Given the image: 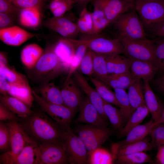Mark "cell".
I'll use <instances>...</instances> for the list:
<instances>
[{"mask_svg": "<svg viewBox=\"0 0 164 164\" xmlns=\"http://www.w3.org/2000/svg\"><path fill=\"white\" fill-rule=\"evenodd\" d=\"M113 23L120 35L132 39H147L142 21L135 9L121 15Z\"/></svg>", "mask_w": 164, "mask_h": 164, "instance_id": "cell-6", "label": "cell"}, {"mask_svg": "<svg viewBox=\"0 0 164 164\" xmlns=\"http://www.w3.org/2000/svg\"><path fill=\"white\" fill-rule=\"evenodd\" d=\"M79 68L84 74L90 77L93 75V60L92 52L89 49H87Z\"/></svg>", "mask_w": 164, "mask_h": 164, "instance_id": "cell-45", "label": "cell"}, {"mask_svg": "<svg viewBox=\"0 0 164 164\" xmlns=\"http://www.w3.org/2000/svg\"><path fill=\"white\" fill-rule=\"evenodd\" d=\"M117 39L122 46L124 54L126 57L154 64L155 45L153 41L147 39H130L120 35Z\"/></svg>", "mask_w": 164, "mask_h": 164, "instance_id": "cell-4", "label": "cell"}, {"mask_svg": "<svg viewBox=\"0 0 164 164\" xmlns=\"http://www.w3.org/2000/svg\"><path fill=\"white\" fill-rule=\"evenodd\" d=\"M151 135V142L153 148L164 145V124L158 125L152 130Z\"/></svg>", "mask_w": 164, "mask_h": 164, "instance_id": "cell-46", "label": "cell"}, {"mask_svg": "<svg viewBox=\"0 0 164 164\" xmlns=\"http://www.w3.org/2000/svg\"><path fill=\"white\" fill-rule=\"evenodd\" d=\"M108 74H121L130 71L129 59L118 54H106Z\"/></svg>", "mask_w": 164, "mask_h": 164, "instance_id": "cell-25", "label": "cell"}, {"mask_svg": "<svg viewBox=\"0 0 164 164\" xmlns=\"http://www.w3.org/2000/svg\"><path fill=\"white\" fill-rule=\"evenodd\" d=\"M10 84L9 94L22 101L30 107L32 106L34 98L28 82Z\"/></svg>", "mask_w": 164, "mask_h": 164, "instance_id": "cell-31", "label": "cell"}, {"mask_svg": "<svg viewBox=\"0 0 164 164\" xmlns=\"http://www.w3.org/2000/svg\"><path fill=\"white\" fill-rule=\"evenodd\" d=\"M134 4L146 34L152 35L164 23V3L161 0H135Z\"/></svg>", "mask_w": 164, "mask_h": 164, "instance_id": "cell-2", "label": "cell"}, {"mask_svg": "<svg viewBox=\"0 0 164 164\" xmlns=\"http://www.w3.org/2000/svg\"><path fill=\"white\" fill-rule=\"evenodd\" d=\"M36 35L16 26L0 29L1 40L5 44L11 46H19Z\"/></svg>", "mask_w": 164, "mask_h": 164, "instance_id": "cell-15", "label": "cell"}, {"mask_svg": "<svg viewBox=\"0 0 164 164\" xmlns=\"http://www.w3.org/2000/svg\"><path fill=\"white\" fill-rule=\"evenodd\" d=\"M156 125V123L152 119L144 124L138 125L129 132L124 139L114 144L113 149H115L121 146L144 139L150 133Z\"/></svg>", "mask_w": 164, "mask_h": 164, "instance_id": "cell-20", "label": "cell"}, {"mask_svg": "<svg viewBox=\"0 0 164 164\" xmlns=\"http://www.w3.org/2000/svg\"><path fill=\"white\" fill-rule=\"evenodd\" d=\"M109 87L114 89L128 88L134 81L130 71L121 74H108L100 80Z\"/></svg>", "mask_w": 164, "mask_h": 164, "instance_id": "cell-28", "label": "cell"}, {"mask_svg": "<svg viewBox=\"0 0 164 164\" xmlns=\"http://www.w3.org/2000/svg\"><path fill=\"white\" fill-rule=\"evenodd\" d=\"M152 35L155 37L164 38V23L159 26Z\"/></svg>", "mask_w": 164, "mask_h": 164, "instance_id": "cell-54", "label": "cell"}, {"mask_svg": "<svg viewBox=\"0 0 164 164\" xmlns=\"http://www.w3.org/2000/svg\"><path fill=\"white\" fill-rule=\"evenodd\" d=\"M75 131L85 145L88 155L101 147L113 134L112 130L106 126L88 124L79 125Z\"/></svg>", "mask_w": 164, "mask_h": 164, "instance_id": "cell-5", "label": "cell"}, {"mask_svg": "<svg viewBox=\"0 0 164 164\" xmlns=\"http://www.w3.org/2000/svg\"><path fill=\"white\" fill-rule=\"evenodd\" d=\"M65 0V1H74V0Z\"/></svg>", "mask_w": 164, "mask_h": 164, "instance_id": "cell-59", "label": "cell"}, {"mask_svg": "<svg viewBox=\"0 0 164 164\" xmlns=\"http://www.w3.org/2000/svg\"><path fill=\"white\" fill-rule=\"evenodd\" d=\"M0 66H9L6 55L1 51L0 53Z\"/></svg>", "mask_w": 164, "mask_h": 164, "instance_id": "cell-55", "label": "cell"}, {"mask_svg": "<svg viewBox=\"0 0 164 164\" xmlns=\"http://www.w3.org/2000/svg\"><path fill=\"white\" fill-rule=\"evenodd\" d=\"M21 9L15 6L9 0H0V12L14 16Z\"/></svg>", "mask_w": 164, "mask_h": 164, "instance_id": "cell-48", "label": "cell"}, {"mask_svg": "<svg viewBox=\"0 0 164 164\" xmlns=\"http://www.w3.org/2000/svg\"><path fill=\"white\" fill-rule=\"evenodd\" d=\"M153 148L151 142L146 137L142 140L113 149V155L115 158L117 156L145 152L150 151Z\"/></svg>", "mask_w": 164, "mask_h": 164, "instance_id": "cell-29", "label": "cell"}, {"mask_svg": "<svg viewBox=\"0 0 164 164\" xmlns=\"http://www.w3.org/2000/svg\"><path fill=\"white\" fill-rule=\"evenodd\" d=\"M141 80H134L128 87L127 93L132 113L138 107L145 104Z\"/></svg>", "mask_w": 164, "mask_h": 164, "instance_id": "cell-32", "label": "cell"}, {"mask_svg": "<svg viewBox=\"0 0 164 164\" xmlns=\"http://www.w3.org/2000/svg\"><path fill=\"white\" fill-rule=\"evenodd\" d=\"M145 103L150 113L152 119L155 122L161 117L163 108L150 87L149 81L143 80Z\"/></svg>", "mask_w": 164, "mask_h": 164, "instance_id": "cell-22", "label": "cell"}, {"mask_svg": "<svg viewBox=\"0 0 164 164\" xmlns=\"http://www.w3.org/2000/svg\"><path fill=\"white\" fill-rule=\"evenodd\" d=\"M75 3L74 1L52 0L49 5V8L53 16L60 17L70 10Z\"/></svg>", "mask_w": 164, "mask_h": 164, "instance_id": "cell-41", "label": "cell"}, {"mask_svg": "<svg viewBox=\"0 0 164 164\" xmlns=\"http://www.w3.org/2000/svg\"><path fill=\"white\" fill-rule=\"evenodd\" d=\"M39 7H35L21 9L19 21L23 26L30 28H35L39 24L41 15Z\"/></svg>", "mask_w": 164, "mask_h": 164, "instance_id": "cell-30", "label": "cell"}, {"mask_svg": "<svg viewBox=\"0 0 164 164\" xmlns=\"http://www.w3.org/2000/svg\"><path fill=\"white\" fill-rule=\"evenodd\" d=\"M19 117L0 102V121L15 120L18 121Z\"/></svg>", "mask_w": 164, "mask_h": 164, "instance_id": "cell-49", "label": "cell"}, {"mask_svg": "<svg viewBox=\"0 0 164 164\" xmlns=\"http://www.w3.org/2000/svg\"><path fill=\"white\" fill-rule=\"evenodd\" d=\"M25 132L38 145L43 143H52L62 147L68 131L43 111H33L25 118L18 121Z\"/></svg>", "mask_w": 164, "mask_h": 164, "instance_id": "cell-1", "label": "cell"}, {"mask_svg": "<svg viewBox=\"0 0 164 164\" xmlns=\"http://www.w3.org/2000/svg\"><path fill=\"white\" fill-rule=\"evenodd\" d=\"M130 71L133 80L142 79L149 81L152 80L158 71L155 65L151 62L129 58Z\"/></svg>", "mask_w": 164, "mask_h": 164, "instance_id": "cell-18", "label": "cell"}, {"mask_svg": "<svg viewBox=\"0 0 164 164\" xmlns=\"http://www.w3.org/2000/svg\"><path fill=\"white\" fill-rule=\"evenodd\" d=\"M80 89L71 77L64 82V86L61 91L65 106L75 111L79 109L83 99Z\"/></svg>", "mask_w": 164, "mask_h": 164, "instance_id": "cell-19", "label": "cell"}, {"mask_svg": "<svg viewBox=\"0 0 164 164\" xmlns=\"http://www.w3.org/2000/svg\"><path fill=\"white\" fill-rule=\"evenodd\" d=\"M76 23L80 32L92 35L93 29L92 14L86 7L81 10Z\"/></svg>", "mask_w": 164, "mask_h": 164, "instance_id": "cell-39", "label": "cell"}, {"mask_svg": "<svg viewBox=\"0 0 164 164\" xmlns=\"http://www.w3.org/2000/svg\"><path fill=\"white\" fill-rule=\"evenodd\" d=\"M161 0L163 2V3H164V0Z\"/></svg>", "mask_w": 164, "mask_h": 164, "instance_id": "cell-60", "label": "cell"}, {"mask_svg": "<svg viewBox=\"0 0 164 164\" xmlns=\"http://www.w3.org/2000/svg\"><path fill=\"white\" fill-rule=\"evenodd\" d=\"M92 52L93 60V75L94 77L100 80L108 74L106 54Z\"/></svg>", "mask_w": 164, "mask_h": 164, "instance_id": "cell-40", "label": "cell"}, {"mask_svg": "<svg viewBox=\"0 0 164 164\" xmlns=\"http://www.w3.org/2000/svg\"><path fill=\"white\" fill-rule=\"evenodd\" d=\"M88 155V163L91 164H112L115 159L113 154L101 147L94 150Z\"/></svg>", "mask_w": 164, "mask_h": 164, "instance_id": "cell-38", "label": "cell"}, {"mask_svg": "<svg viewBox=\"0 0 164 164\" xmlns=\"http://www.w3.org/2000/svg\"><path fill=\"white\" fill-rule=\"evenodd\" d=\"M10 83L4 77L0 76V93L1 95H9Z\"/></svg>", "mask_w": 164, "mask_h": 164, "instance_id": "cell-51", "label": "cell"}, {"mask_svg": "<svg viewBox=\"0 0 164 164\" xmlns=\"http://www.w3.org/2000/svg\"><path fill=\"white\" fill-rule=\"evenodd\" d=\"M94 10L91 12L93 29L91 36L98 35L111 23L106 18L102 9L94 4Z\"/></svg>", "mask_w": 164, "mask_h": 164, "instance_id": "cell-37", "label": "cell"}, {"mask_svg": "<svg viewBox=\"0 0 164 164\" xmlns=\"http://www.w3.org/2000/svg\"><path fill=\"white\" fill-rule=\"evenodd\" d=\"M149 113L145 104L138 107L132 113L125 125L119 130L118 134V138L125 137L130 130L140 125Z\"/></svg>", "mask_w": 164, "mask_h": 164, "instance_id": "cell-24", "label": "cell"}, {"mask_svg": "<svg viewBox=\"0 0 164 164\" xmlns=\"http://www.w3.org/2000/svg\"><path fill=\"white\" fill-rule=\"evenodd\" d=\"M94 0H74L75 3L78 5L81 10L84 8L86 7L87 5L90 2Z\"/></svg>", "mask_w": 164, "mask_h": 164, "instance_id": "cell-56", "label": "cell"}, {"mask_svg": "<svg viewBox=\"0 0 164 164\" xmlns=\"http://www.w3.org/2000/svg\"><path fill=\"white\" fill-rule=\"evenodd\" d=\"M38 146L42 157L41 164L68 163L66 153L61 146L52 143H43Z\"/></svg>", "mask_w": 164, "mask_h": 164, "instance_id": "cell-13", "label": "cell"}, {"mask_svg": "<svg viewBox=\"0 0 164 164\" xmlns=\"http://www.w3.org/2000/svg\"><path fill=\"white\" fill-rule=\"evenodd\" d=\"M13 16L6 13L0 12V29L11 27L13 23Z\"/></svg>", "mask_w": 164, "mask_h": 164, "instance_id": "cell-50", "label": "cell"}, {"mask_svg": "<svg viewBox=\"0 0 164 164\" xmlns=\"http://www.w3.org/2000/svg\"><path fill=\"white\" fill-rule=\"evenodd\" d=\"M115 159L117 163L121 164H141L152 162L150 155L145 152L118 155Z\"/></svg>", "mask_w": 164, "mask_h": 164, "instance_id": "cell-36", "label": "cell"}, {"mask_svg": "<svg viewBox=\"0 0 164 164\" xmlns=\"http://www.w3.org/2000/svg\"><path fill=\"white\" fill-rule=\"evenodd\" d=\"M67 40L71 49L72 57L65 82L71 77V76L79 68L82 60L87 49L86 46L82 43L80 39L67 38Z\"/></svg>", "mask_w": 164, "mask_h": 164, "instance_id": "cell-21", "label": "cell"}, {"mask_svg": "<svg viewBox=\"0 0 164 164\" xmlns=\"http://www.w3.org/2000/svg\"><path fill=\"white\" fill-rule=\"evenodd\" d=\"M62 147L65 151L68 163L71 164L88 163V152L82 140L71 130L68 131Z\"/></svg>", "mask_w": 164, "mask_h": 164, "instance_id": "cell-9", "label": "cell"}, {"mask_svg": "<svg viewBox=\"0 0 164 164\" xmlns=\"http://www.w3.org/2000/svg\"><path fill=\"white\" fill-rule=\"evenodd\" d=\"M6 123L10 132V149L0 155V164H14L24 146L27 133L18 121H8Z\"/></svg>", "mask_w": 164, "mask_h": 164, "instance_id": "cell-8", "label": "cell"}, {"mask_svg": "<svg viewBox=\"0 0 164 164\" xmlns=\"http://www.w3.org/2000/svg\"><path fill=\"white\" fill-rule=\"evenodd\" d=\"M87 49L94 52L104 54H124L121 43L117 39H111L97 35L90 36L80 39Z\"/></svg>", "mask_w": 164, "mask_h": 164, "instance_id": "cell-10", "label": "cell"}, {"mask_svg": "<svg viewBox=\"0 0 164 164\" xmlns=\"http://www.w3.org/2000/svg\"><path fill=\"white\" fill-rule=\"evenodd\" d=\"M94 4L102 9L111 23L121 15L135 9L134 3L126 0H94Z\"/></svg>", "mask_w": 164, "mask_h": 164, "instance_id": "cell-11", "label": "cell"}, {"mask_svg": "<svg viewBox=\"0 0 164 164\" xmlns=\"http://www.w3.org/2000/svg\"><path fill=\"white\" fill-rule=\"evenodd\" d=\"M157 148L155 156V163L164 164V145H161Z\"/></svg>", "mask_w": 164, "mask_h": 164, "instance_id": "cell-52", "label": "cell"}, {"mask_svg": "<svg viewBox=\"0 0 164 164\" xmlns=\"http://www.w3.org/2000/svg\"><path fill=\"white\" fill-rule=\"evenodd\" d=\"M0 76L4 77L10 84H17L28 82L23 75L9 66H0Z\"/></svg>", "mask_w": 164, "mask_h": 164, "instance_id": "cell-42", "label": "cell"}, {"mask_svg": "<svg viewBox=\"0 0 164 164\" xmlns=\"http://www.w3.org/2000/svg\"><path fill=\"white\" fill-rule=\"evenodd\" d=\"M15 6L20 9L39 7L44 0H9Z\"/></svg>", "mask_w": 164, "mask_h": 164, "instance_id": "cell-47", "label": "cell"}, {"mask_svg": "<svg viewBox=\"0 0 164 164\" xmlns=\"http://www.w3.org/2000/svg\"><path fill=\"white\" fill-rule=\"evenodd\" d=\"M31 69L33 70L35 79L40 81L42 84L48 83L49 80L65 70L54 52L53 46L44 52L34 67Z\"/></svg>", "mask_w": 164, "mask_h": 164, "instance_id": "cell-3", "label": "cell"}, {"mask_svg": "<svg viewBox=\"0 0 164 164\" xmlns=\"http://www.w3.org/2000/svg\"><path fill=\"white\" fill-rule=\"evenodd\" d=\"M10 132L7 123L0 122V150L2 153L10 150Z\"/></svg>", "mask_w": 164, "mask_h": 164, "instance_id": "cell-44", "label": "cell"}, {"mask_svg": "<svg viewBox=\"0 0 164 164\" xmlns=\"http://www.w3.org/2000/svg\"><path fill=\"white\" fill-rule=\"evenodd\" d=\"M114 93L119 105L124 123L128 120L132 114L130 104L127 93L125 90L114 89Z\"/></svg>", "mask_w": 164, "mask_h": 164, "instance_id": "cell-34", "label": "cell"}, {"mask_svg": "<svg viewBox=\"0 0 164 164\" xmlns=\"http://www.w3.org/2000/svg\"><path fill=\"white\" fill-rule=\"evenodd\" d=\"M34 90L37 92L43 99L49 102L65 105L61 90L54 83L44 84Z\"/></svg>", "mask_w": 164, "mask_h": 164, "instance_id": "cell-26", "label": "cell"}, {"mask_svg": "<svg viewBox=\"0 0 164 164\" xmlns=\"http://www.w3.org/2000/svg\"><path fill=\"white\" fill-rule=\"evenodd\" d=\"M41 160L38 144L27 134L24 146L14 164H41Z\"/></svg>", "mask_w": 164, "mask_h": 164, "instance_id": "cell-16", "label": "cell"}, {"mask_svg": "<svg viewBox=\"0 0 164 164\" xmlns=\"http://www.w3.org/2000/svg\"><path fill=\"white\" fill-rule=\"evenodd\" d=\"M128 2H130L132 3H134V0H126Z\"/></svg>", "mask_w": 164, "mask_h": 164, "instance_id": "cell-58", "label": "cell"}, {"mask_svg": "<svg viewBox=\"0 0 164 164\" xmlns=\"http://www.w3.org/2000/svg\"><path fill=\"white\" fill-rule=\"evenodd\" d=\"M34 100L43 112L48 114L62 128L68 131L71 130L70 124L76 111L67 106L49 102L32 90Z\"/></svg>", "mask_w": 164, "mask_h": 164, "instance_id": "cell-7", "label": "cell"}, {"mask_svg": "<svg viewBox=\"0 0 164 164\" xmlns=\"http://www.w3.org/2000/svg\"><path fill=\"white\" fill-rule=\"evenodd\" d=\"M155 45L154 65L162 75L164 74V38L157 40ZM154 43V42H153Z\"/></svg>", "mask_w": 164, "mask_h": 164, "instance_id": "cell-43", "label": "cell"}, {"mask_svg": "<svg viewBox=\"0 0 164 164\" xmlns=\"http://www.w3.org/2000/svg\"><path fill=\"white\" fill-rule=\"evenodd\" d=\"M103 108L105 114L112 127L119 130L121 129L124 123L120 109L104 100Z\"/></svg>", "mask_w": 164, "mask_h": 164, "instance_id": "cell-35", "label": "cell"}, {"mask_svg": "<svg viewBox=\"0 0 164 164\" xmlns=\"http://www.w3.org/2000/svg\"><path fill=\"white\" fill-rule=\"evenodd\" d=\"M155 123L157 125L160 124H164V107L163 108L160 119L158 121Z\"/></svg>", "mask_w": 164, "mask_h": 164, "instance_id": "cell-57", "label": "cell"}, {"mask_svg": "<svg viewBox=\"0 0 164 164\" xmlns=\"http://www.w3.org/2000/svg\"><path fill=\"white\" fill-rule=\"evenodd\" d=\"M74 80L80 89L86 94L91 103L106 120L108 119L104 109L103 100L95 88L89 84L87 79L79 72L76 71L73 74Z\"/></svg>", "mask_w": 164, "mask_h": 164, "instance_id": "cell-17", "label": "cell"}, {"mask_svg": "<svg viewBox=\"0 0 164 164\" xmlns=\"http://www.w3.org/2000/svg\"><path fill=\"white\" fill-rule=\"evenodd\" d=\"M154 83L157 91L164 95V74L155 80Z\"/></svg>", "mask_w": 164, "mask_h": 164, "instance_id": "cell-53", "label": "cell"}, {"mask_svg": "<svg viewBox=\"0 0 164 164\" xmlns=\"http://www.w3.org/2000/svg\"><path fill=\"white\" fill-rule=\"evenodd\" d=\"M44 52L43 49L36 44H29L21 52V61L27 68L31 69L34 67Z\"/></svg>", "mask_w": 164, "mask_h": 164, "instance_id": "cell-27", "label": "cell"}, {"mask_svg": "<svg viewBox=\"0 0 164 164\" xmlns=\"http://www.w3.org/2000/svg\"><path fill=\"white\" fill-rule=\"evenodd\" d=\"M44 26L64 38L75 39L80 32L76 23L63 16H53L46 20Z\"/></svg>", "mask_w": 164, "mask_h": 164, "instance_id": "cell-12", "label": "cell"}, {"mask_svg": "<svg viewBox=\"0 0 164 164\" xmlns=\"http://www.w3.org/2000/svg\"><path fill=\"white\" fill-rule=\"evenodd\" d=\"M87 79L93 84L95 88L104 101L119 108V104L114 92H113L109 89V87L94 77H90Z\"/></svg>", "mask_w": 164, "mask_h": 164, "instance_id": "cell-33", "label": "cell"}, {"mask_svg": "<svg viewBox=\"0 0 164 164\" xmlns=\"http://www.w3.org/2000/svg\"><path fill=\"white\" fill-rule=\"evenodd\" d=\"M77 122L86 124L106 126V121L87 97L82 99L79 108Z\"/></svg>", "mask_w": 164, "mask_h": 164, "instance_id": "cell-14", "label": "cell"}, {"mask_svg": "<svg viewBox=\"0 0 164 164\" xmlns=\"http://www.w3.org/2000/svg\"><path fill=\"white\" fill-rule=\"evenodd\" d=\"M0 102L19 118H25L34 111L30 107L19 99L9 95H0Z\"/></svg>", "mask_w": 164, "mask_h": 164, "instance_id": "cell-23", "label": "cell"}]
</instances>
